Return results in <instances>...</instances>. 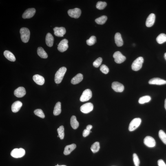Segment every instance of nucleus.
<instances>
[{
    "label": "nucleus",
    "mask_w": 166,
    "mask_h": 166,
    "mask_svg": "<svg viewBox=\"0 0 166 166\" xmlns=\"http://www.w3.org/2000/svg\"><path fill=\"white\" fill-rule=\"evenodd\" d=\"M67 69L66 67H63L60 68L56 72L55 76L54 81L56 84L61 83L63 79Z\"/></svg>",
    "instance_id": "1"
},
{
    "label": "nucleus",
    "mask_w": 166,
    "mask_h": 166,
    "mask_svg": "<svg viewBox=\"0 0 166 166\" xmlns=\"http://www.w3.org/2000/svg\"><path fill=\"white\" fill-rule=\"evenodd\" d=\"M21 34V38L23 43L28 42L30 39V33L28 29L26 27H23L20 31Z\"/></svg>",
    "instance_id": "2"
},
{
    "label": "nucleus",
    "mask_w": 166,
    "mask_h": 166,
    "mask_svg": "<svg viewBox=\"0 0 166 166\" xmlns=\"http://www.w3.org/2000/svg\"><path fill=\"white\" fill-rule=\"evenodd\" d=\"M144 62L143 57H140L138 58L133 62L131 68L132 70L135 71H139L142 68Z\"/></svg>",
    "instance_id": "3"
},
{
    "label": "nucleus",
    "mask_w": 166,
    "mask_h": 166,
    "mask_svg": "<svg viewBox=\"0 0 166 166\" xmlns=\"http://www.w3.org/2000/svg\"><path fill=\"white\" fill-rule=\"evenodd\" d=\"M25 154V150L22 148L14 149L11 153V156L16 158H21L24 156Z\"/></svg>",
    "instance_id": "4"
},
{
    "label": "nucleus",
    "mask_w": 166,
    "mask_h": 166,
    "mask_svg": "<svg viewBox=\"0 0 166 166\" xmlns=\"http://www.w3.org/2000/svg\"><path fill=\"white\" fill-rule=\"evenodd\" d=\"M141 122V119L139 118H136L133 119L129 124V130L132 131L135 130L139 126Z\"/></svg>",
    "instance_id": "5"
},
{
    "label": "nucleus",
    "mask_w": 166,
    "mask_h": 166,
    "mask_svg": "<svg viewBox=\"0 0 166 166\" xmlns=\"http://www.w3.org/2000/svg\"><path fill=\"white\" fill-rule=\"evenodd\" d=\"M92 97V93L90 89H87L83 92L80 98V100L82 102L88 101Z\"/></svg>",
    "instance_id": "6"
},
{
    "label": "nucleus",
    "mask_w": 166,
    "mask_h": 166,
    "mask_svg": "<svg viewBox=\"0 0 166 166\" xmlns=\"http://www.w3.org/2000/svg\"><path fill=\"white\" fill-rule=\"evenodd\" d=\"M113 57L114 58L115 62L118 64L123 63L126 59L125 56L119 51L115 52L113 56Z\"/></svg>",
    "instance_id": "7"
},
{
    "label": "nucleus",
    "mask_w": 166,
    "mask_h": 166,
    "mask_svg": "<svg viewBox=\"0 0 166 166\" xmlns=\"http://www.w3.org/2000/svg\"><path fill=\"white\" fill-rule=\"evenodd\" d=\"M93 108V105L92 103H88L82 105L80 109L82 112L85 114H87L92 112Z\"/></svg>",
    "instance_id": "8"
},
{
    "label": "nucleus",
    "mask_w": 166,
    "mask_h": 166,
    "mask_svg": "<svg viewBox=\"0 0 166 166\" xmlns=\"http://www.w3.org/2000/svg\"><path fill=\"white\" fill-rule=\"evenodd\" d=\"M68 14L71 17L77 19L80 17L81 14V11L80 9L75 8L68 11Z\"/></svg>",
    "instance_id": "9"
},
{
    "label": "nucleus",
    "mask_w": 166,
    "mask_h": 166,
    "mask_svg": "<svg viewBox=\"0 0 166 166\" xmlns=\"http://www.w3.org/2000/svg\"><path fill=\"white\" fill-rule=\"evenodd\" d=\"M68 40L66 39L62 40L58 46V50L61 52H65L68 48Z\"/></svg>",
    "instance_id": "10"
},
{
    "label": "nucleus",
    "mask_w": 166,
    "mask_h": 166,
    "mask_svg": "<svg viewBox=\"0 0 166 166\" xmlns=\"http://www.w3.org/2000/svg\"><path fill=\"white\" fill-rule=\"evenodd\" d=\"M144 143L147 146L149 147H153L156 145V142L154 138L149 136L145 138L144 140Z\"/></svg>",
    "instance_id": "11"
},
{
    "label": "nucleus",
    "mask_w": 166,
    "mask_h": 166,
    "mask_svg": "<svg viewBox=\"0 0 166 166\" xmlns=\"http://www.w3.org/2000/svg\"><path fill=\"white\" fill-rule=\"evenodd\" d=\"M36 12V10L34 8H31L27 9L22 15V17L24 19H30L33 17Z\"/></svg>",
    "instance_id": "12"
},
{
    "label": "nucleus",
    "mask_w": 166,
    "mask_h": 166,
    "mask_svg": "<svg viewBox=\"0 0 166 166\" xmlns=\"http://www.w3.org/2000/svg\"><path fill=\"white\" fill-rule=\"evenodd\" d=\"M53 30L54 35L57 37H63L66 33V30L64 27H54Z\"/></svg>",
    "instance_id": "13"
},
{
    "label": "nucleus",
    "mask_w": 166,
    "mask_h": 166,
    "mask_svg": "<svg viewBox=\"0 0 166 166\" xmlns=\"http://www.w3.org/2000/svg\"><path fill=\"white\" fill-rule=\"evenodd\" d=\"M112 88L113 90L117 92H123L124 89V85L117 82H113L112 84Z\"/></svg>",
    "instance_id": "14"
},
{
    "label": "nucleus",
    "mask_w": 166,
    "mask_h": 166,
    "mask_svg": "<svg viewBox=\"0 0 166 166\" xmlns=\"http://www.w3.org/2000/svg\"><path fill=\"white\" fill-rule=\"evenodd\" d=\"M14 95L18 98H21L26 94V91L24 87H19L16 89L14 92Z\"/></svg>",
    "instance_id": "15"
},
{
    "label": "nucleus",
    "mask_w": 166,
    "mask_h": 166,
    "mask_svg": "<svg viewBox=\"0 0 166 166\" xmlns=\"http://www.w3.org/2000/svg\"><path fill=\"white\" fill-rule=\"evenodd\" d=\"M149 83L150 84L164 85L166 84V81L159 78H154L149 80Z\"/></svg>",
    "instance_id": "16"
},
{
    "label": "nucleus",
    "mask_w": 166,
    "mask_h": 166,
    "mask_svg": "<svg viewBox=\"0 0 166 166\" xmlns=\"http://www.w3.org/2000/svg\"><path fill=\"white\" fill-rule=\"evenodd\" d=\"M155 19V16L154 13H151L147 18L146 25L147 27H150L154 25Z\"/></svg>",
    "instance_id": "17"
},
{
    "label": "nucleus",
    "mask_w": 166,
    "mask_h": 166,
    "mask_svg": "<svg viewBox=\"0 0 166 166\" xmlns=\"http://www.w3.org/2000/svg\"><path fill=\"white\" fill-rule=\"evenodd\" d=\"M34 81L40 85H42L45 83V79L43 77L38 74H36L33 76V77Z\"/></svg>",
    "instance_id": "18"
},
{
    "label": "nucleus",
    "mask_w": 166,
    "mask_h": 166,
    "mask_svg": "<svg viewBox=\"0 0 166 166\" xmlns=\"http://www.w3.org/2000/svg\"><path fill=\"white\" fill-rule=\"evenodd\" d=\"M22 105V103L21 101H18L14 102L12 106V112L14 113L19 112Z\"/></svg>",
    "instance_id": "19"
},
{
    "label": "nucleus",
    "mask_w": 166,
    "mask_h": 166,
    "mask_svg": "<svg viewBox=\"0 0 166 166\" xmlns=\"http://www.w3.org/2000/svg\"><path fill=\"white\" fill-rule=\"evenodd\" d=\"M115 41L117 46L118 47L123 45V42L121 35L119 33H117L114 36Z\"/></svg>",
    "instance_id": "20"
},
{
    "label": "nucleus",
    "mask_w": 166,
    "mask_h": 166,
    "mask_svg": "<svg viewBox=\"0 0 166 166\" xmlns=\"http://www.w3.org/2000/svg\"><path fill=\"white\" fill-rule=\"evenodd\" d=\"M54 38L51 33H47L46 38V42L47 46L52 47L53 44Z\"/></svg>",
    "instance_id": "21"
},
{
    "label": "nucleus",
    "mask_w": 166,
    "mask_h": 166,
    "mask_svg": "<svg viewBox=\"0 0 166 166\" xmlns=\"http://www.w3.org/2000/svg\"><path fill=\"white\" fill-rule=\"evenodd\" d=\"M83 79V76L81 74L79 73L74 77L71 80V83L75 85L79 83Z\"/></svg>",
    "instance_id": "22"
},
{
    "label": "nucleus",
    "mask_w": 166,
    "mask_h": 166,
    "mask_svg": "<svg viewBox=\"0 0 166 166\" xmlns=\"http://www.w3.org/2000/svg\"><path fill=\"white\" fill-rule=\"evenodd\" d=\"M76 145L74 144L66 146L64 150V154L65 155H68L70 154L73 150H74L76 148Z\"/></svg>",
    "instance_id": "23"
},
{
    "label": "nucleus",
    "mask_w": 166,
    "mask_h": 166,
    "mask_svg": "<svg viewBox=\"0 0 166 166\" xmlns=\"http://www.w3.org/2000/svg\"><path fill=\"white\" fill-rule=\"evenodd\" d=\"M3 54L5 58L9 61L12 62H14L16 61V59L14 55L11 52L8 51H4Z\"/></svg>",
    "instance_id": "24"
},
{
    "label": "nucleus",
    "mask_w": 166,
    "mask_h": 166,
    "mask_svg": "<svg viewBox=\"0 0 166 166\" xmlns=\"http://www.w3.org/2000/svg\"><path fill=\"white\" fill-rule=\"evenodd\" d=\"M70 123L71 126L74 129H76L79 126V124L75 116H73L71 118Z\"/></svg>",
    "instance_id": "25"
},
{
    "label": "nucleus",
    "mask_w": 166,
    "mask_h": 166,
    "mask_svg": "<svg viewBox=\"0 0 166 166\" xmlns=\"http://www.w3.org/2000/svg\"><path fill=\"white\" fill-rule=\"evenodd\" d=\"M61 112V102H58L55 106L53 114L54 115L57 116L59 115Z\"/></svg>",
    "instance_id": "26"
},
{
    "label": "nucleus",
    "mask_w": 166,
    "mask_h": 166,
    "mask_svg": "<svg viewBox=\"0 0 166 166\" xmlns=\"http://www.w3.org/2000/svg\"><path fill=\"white\" fill-rule=\"evenodd\" d=\"M37 52L38 54L41 58L43 59H47L48 57V55L42 47H38Z\"/></svg>",
    "instance_id": "27"
},
{
    "label": "nucleus",
    "mask_w": 166,
    "mask_h": 166,
    "mask_svg": "<svg viewBox=\"0 0 166 166\" xmlns=\"http://www.w3.org/2000/svg\"><path fill=\"white\" fill-rule=\"evenodd\" d=\"M156 41L160 44L165 42H166V34L164 33L160 34L157 37Z\"/></svg>",
    "instance_id": "28"
},
{
    "label": "nucleus",
    "mask_w": 166,
    "mask_h": 166,
    "mask_svg": "<svg viewBox=\"0 0 166 166\" xmlns=\"http://www.w3.org/2000/svg\"><path fill=\"white\" fill-rule=\"evenodd\" d=\"M107 18L106 16H103L95 20L96 22L98 24L103 25L106 22Z\"/></svg>",
    "instance_id": "29"
},
{
    "label": "nucleus",
    "mask_w": 166,
    "mask_h": 166,
    "mask_svg": "<svg viewBox=\"0 0 166 166\" xmlns=\"http://www.w3.org/2000/svg\"><path fill=\"white\" fill-rule=\"evenodd\" d=\"M100 148V144L99 142H96L92 145L90 149L92 152L94 153L97 152Z\"/></svg>",
    "instance_id": "30"
},
{
    "label": "nucleus",
    "mask_w": 166,
    "mask_h": 166,
    "mask_svg": "<svg viewBox=\"0 0 166 166\" xmlns=\"http://www.w3.org/2000/svg\"><path fill=\"white\" fill-rule=\"evenodd\" d=\"M151 98L150 96H145L139 98L138 102L140 104H143L148 103L150 101Z\"/></svg>",
    "instance_id": "31"
},
{
    "label": "nucleus",
    "mask_w": 166,
    "mask_h": 166,
    "mask_svg": "<svg viewBox=\"0 0 166 166\" xmlns=\"http://www.w3.org/2000/svg\"><path fill=\"white\" fill-rule=\"evenodd\" d=\"M64 128L63 125L60 126L57 129V132L59 136L60 139L62 140L63 139L64 137Z\"/></svg>",
    "instance_id": "32"
},
{
    "label": "nucleus",
    "mask_w": 166,
    "mask_h": 166,
    "mask_svg": "<svg viewBox=\"0 0 166 166\" xmlns=\"http://www.w3.org/2000/svg\"><path fill=\"white\" fill-rule=\"evenodd\" d=\"M159 136L162 141L166 145V134L163 130H160L159 132Z\"/></svg>",
    "instance_id": "33"
},
{
    "label": "nucleus",
    "mask_w": 166,
    "mask_h": 166,
    "mask_svg": "<svg viewBox=\"0 0 166 166\" xmlns=\"http://www.w3.org/2000/svg\"><path fill=\"white\" fill-rule=\"evenodd\" d=\"M107 6V3L105 2L98 1L96 5V8L98 9L102 10Z\"/></svg>",
    "instance_id": "34"
},
{
    "label": "nucleus",
    "mask_w": 166,
    "mask_h": 166,
    "mask_svg": "<svg viewBox=\"0 0 166 166\" xmlns=\"http://www.w3.org/2000/svg\"><path fill=\"white\" fill-rule=\"evenodd\" d=\"M96 42V38L95 36H92L87 41V44L90 46L93 45Z\"/></svg>",
    "instance_id": "35"
},
{
    "label": "nucleus",
    "mask_w": 166,
    "mask_h": 166,
    "mask_svg": "<svg viewBox=\"0 0 166 166\" xmlns=\"http://www.w3.org/2000/svg\"><path fill=\"white\" fill-rule=\"evenodd\" d=\"M34 114L42 118H44L45 117V115L43 111L41 109H36L34 112Z\"/></svg>",
    "instance_id": "36"
},
{
    "label": "nucleus",
    "mask_w": 166,
    "mask_h": 166,
    "mask_svg": "<svg viewBox=\"0 0 166 166\" xmlns=\"http://www.w3.org/2000/svg\"><path fill=\"white\" fill-rule=\"evenodd\" d=\"M103 61V59L101 57H99L93 63V65L94 67L98 68L101 65Z\"/></svg>",
    "instance_id": "37"
},
{
    "label": "nucleus",
    "mask_w": 166,
    "mask_h": 166,
    "mask_svg": "<svg viewBox=\"0 0 166 166\" xmlns=\"http://www.w3.org/2000/svg\"><path fill=\"white\" fill-rule=\"evenodd\" d=\"M133 161L134 165L135 166H139L140 160L136 154H134L133 155Z\"/></svg>",
    "instance_id": "38"
},
{
    "label": "nucleus",
    "mask_w": 166,
    "mask_h": 166,
    "mask_svg": "<svg viewBox=\"0 0 166 166\" xmlns=\"http://www.w3.org/2000/svg\"><path fill=\"white\" fill-rule=\"evenodd\" d=\"M100 70L101 72L105 74H107L109 72V70L107 66L103 64L101 66L100 68Z\"/></svg>",
    "instance_id": "39"
},
{
    "label": "nucleus",
    "mask_w": 166,
    "mask_h": 166,
    "mask_svg": "<svg viewBox=\"0 0 166 166\" xmlns=\"http://www.w3.org/2000/svg\"><path fill=\"white\" fill-rule=\"evenodd\" d=\"M90 131L89 130L86 129H85L83 131V136L84 137H85L88 136L90 134Z\"/></svg>",
    "instance_id": "40"
},
{
    "label": "nucleus",
    "mask_w": 166,
    "mask_h": 166,
    "mask_svg": "<svg viewBox=\"0 0 166 166\" xmlns=\"http://www.w3.org/2000/svg\"><path fill=\"white\" fill-rule=\"evenodd\" d=\"M158 163L159 166H166L165 162L162 159L158 160Z\"/></svg>",
    "instance_id": "41"
},
{
    "label": "nucleus",
    "mask_w": 166,
    "mask_h": 166,
    "mask_svg": "<svg viewBox=\"0 0 166 166\" xmlns=\"http://www.w3.org/2000/svg\"><path fill=\"white\" fill-rule=\"evenodd\" d=\"M92 128V126L91 125H88L87 126L86 129L90 131L91 129Z\"/></svg>",
    "instance_id": "42"
},
{
    "label": "nucleus",
    "mask_w": 166,
    "mask_h": 166,
    "mask_svg": "<svg viewBox=\"0 0 166 166\" xmlns=\"http://www.w3.org/2000/svg\"><path fill=\"white\" fill-rule=\"evenodd\" d=\"M165 108L166 110V99H165Z\"/></svg>",
    "instance_id": "43"
},
{
    "label": "nucleus",
    "mask_w": 166,
    "mask_h": 166,
    "mask_svg": "<svg viewBox=\"0 0 166 166\" xmlns=\"http://www.w3.org/2000/svg\"><path fill=\"white\" fill-rule=\"evenodd\" d=\"M164 58H165V59L166 60V53H165L164 54Z\"/></svg>",
    "instance_id": "44"
},
{
    "label": "nucleus",
    "mask_w": 166,
    "mask_h": 166,
    "mask_svg": "<svg viewBox=\"0 0 166 166\" xmlns=\"http://www.w3.org/2000/svg\"><path fill=\"white\" fill-rule=\"evenodd\" d=\"M56 166H67L65 165H56Z\"/></svg>",
    "instance_id": "45"
},
{
    "label": "nucleus",
    "mask_w": 166,
    "mask_h": 166,
    "mask_svg": "<svg viewBox=\"0 0 166 166\" xmlns=\"http://www.w3.org/2000/svg\"><path fill=\"white\" fill-rule=\"evenodd\" d=\"M57 137H59V135H58Z\"/></svg>",
    "instance_id": "46"
}]
</instances>
